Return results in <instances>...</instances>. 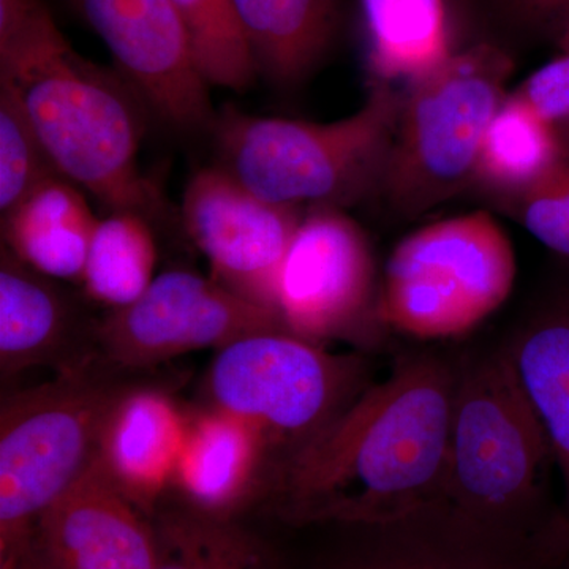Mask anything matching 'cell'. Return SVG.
<instances>
[{
    "mask_svg": "<svg viewBox=\"0 0 569 569\" xmlns=\"http://www.w3.org/2000/svg\"><path fill=\"white\" fill-rule=\"evenodd\" d=\"M458 373L437 356L402 359L276 471L277 507L295 522L392 523L443 489Z\"/></svg>",
    "mask_w": 569,
    "mask_h": 569,
    "instance_id": "1",
    "label": "cell"
},
{
    "mask_svg": "<svg viewBox=\"0 0 569 569\" xmlns=\"http://www.w3.org/2000/svg\"><path fill=\"white\" fill-rule=\"evenodd\" d=\"M58 173L108 212L162 219L159 189L138 168L148 107L118 70L73 51L59 29L0 62Z\"/></svg>",
    "mask_w": 569,
    "mask_h": 569,
    "instance_id": "2",
    "label": "cell"
},
{
    "mask_svg": "<svg viewBox=\"0 0 569 569\" xmlns=\"http://www.w3.org/2000/svg\"><path fill=\"white\" fill-rule=\"evenodd\" d=\"M403 97L377 82L355 114L317 123L260 118L231 104L211 129L217 167L271 203L346 209L381 193Z\"/></svg>",
    "mask_w": 569,
    "mask_h": 569,
    "instance_id": "3",
    "label": "cell"
},
{
    "mask_svg": "<svg viewBox=\"0 0 569 569\" xmlns=\"http://www.w3.org/2000/svg\"><path fill=\"white\" fill-rule=\"evenodd\" d=\"M511 71L507 52L485 43L449 56L413 82L381 187L392 211L415 219L473 183Z\"/></svg>",
    "mask_w": 569,
    "mask_h": 569,
    "instance_id": "4",
    "label": "cell"
},
{
    "mask_svg": "<svg viewBox=\"0 0 569 569\" xmlns=\"http://www.w3.org/2000/svg\"><path fill=\"white\" fill-rule=\"evenodd\" d=\"M123 391L86 367L11 396L0 411V560L32 545L41 516L99 452L108 415Z\"/></svg>",
    "mask_w": 569,
    "mask_h": 569,
    "instance_id": "5",
    "label": "cell"
},
{
    "mask_svg": "<svg viewBox=\"0 0 569 569\" xmlns=\"http://www.w3.org/2000/svg\"><path fill=\"white\" fill-rule=\"evenodd\" d=\"M515 282V250L489 212L430 223L392 250L378 323L419 339L466 335L503 306Z\"/></svg>",
    "mask_w": 569,
    "mask_h": 569,
    "instance_id": "6",
    "label": "cell"
},
{
    "mask_svg": "<svg viewBox=\"0 0 569 569\" xmlns=\"http://www.w3.org/2000/svg\"><path fill=\"white\" fill-rule=\"evenodd\" d=\"M550 460L548 438L507 351L459 373L438 501L473 523L507 518L533 501Z\"/></svg>",
    "mask_w": 569,
    "mask_h": 569,
    "instance_id": "7",
    "label": "cell"
},
{
    "mask_svg": "<svg viewBox=\"0 0 569 569\" xmlns=\"http://www.w3.org/2000/svg\"><path fill=\"white\" fill-rule=\"evenodd\" d=\"M359 366L287 331L261 332L220 348L209 373L212 407L236 415L272 445L291 449L355 399Z\"/></svg>",
    "mask_w": 569,
    "mask_h": 569,
    "instance_id": "8",
    "label": "cell"
},
{
    "mask_svg": "<svg viewBox=\"0 0 569 569\" xmlns=\"http://www.w3.org/2000/svg\"><path fill=\"white\" fill-rule=\"evenodd\" d=\"M271 331L290 332L272 310L217 280L173 269L157 276L132 305L111 310L97 325L96 339L114 365L138 369Z\"/></svg>",
    "mask_w": 569,
    "mask_h": 569,
    "instance_id": "9",
    "label": "cell"
},
{
    "mask_svg": "<svg viewBox=\"0 0 569 569\" xmlns=\"http://www.w3.org/2000/svg\"><path fill=\"white\" fill-rule=\"evenodd\" d=\"M376 263L343 209H307L277 280L276 309L291 335L320 343L378 323Z\"/></svg>",
    "mask_w": 569,
    "mask_h": 569,
    "instance_id": "10",
    "label": "cell"
},
{
    "mask_svg": "<svg viewBox=\"0 0 569 569\" xmlns=\"http://www.w3.org/2000/svg\"><path fill=\"white\" fill-rule=\"evenodd\" d=\"M305 213L263 200L213 164L187 183L181 219L213 280L277 313V280Z\"/></svg>",
    "mask_w": 569,
    "mask_h": 569,
    "instance_id": "11",
    "label": "cell"
},
{
    "mask_svg": "<svg viewBox=\"0 0 569 569\" xmlns=\"http://www.w3.org/2000/svg\"><path fill=\"white\" fill-rule=\"evenodd\" d=\"M78 6L157 119L178 133H211L217 112L209 84L171 0H78Z\"/></svg>",
    "mask_w": 569,
    "mask_h": 569,
    "instance_id": "12",
    "label": "cell"
},
{
    "mask_svg": "<svg viewBox=\"0 0 569 569\" xmlns=\"http://www.w3.org/2000/svg\"><path fill=\"white\" fill-rule=\"evenodd\" d=\"M36 542L54 569H153V526L92 460L41 516Z\"/></svg>",
    "mask_w": 569,
    "mask_h": 569,
    "instance_id": "13",
    "label": "cell"
},
{
    "mask_svg": "<svg viewBox=\"0 0 569 569\" xmlns=\"http://www.w3.org/2000/svg\"><path fill=\"white\" fill-rule=\"evenodd\" d=\"M189 418L159 391L122 392L102 437L99 458L116 488L144 515H151L173 482Z\"/></svg>",
    "mask_w": 569,
    "mask_h": 569,
    "instance_id": "14",
    "label": "cell"
},
{
    "mask_svg": "<svg viewBox=\"0 0 569 569\" xmlns=\"http://www.w3.org/2000/svg\"><path fill=\"white\" fill-rule=\"evenodd\" d=\"M268 449L257 427L212 407L189 419L173 485L193 511L227 519L260 482Z\"/></svg>",
    "mask_w": 569,
    "mask_h": 569,
    "instance_id": "15",
    "label": "cell"
},
{
    "mask_svg": "<svg viewBox=\"0 0 569 569\" xmlns=\"http://www.w3.org/2000/svg\"><path fill=\"white\" fill-rule=\"evenodd\" d=\"M97 223L80 187L56 174L2 216V247L40 274L81 283Z\"/></svg>",
    "mask_w": 569,
    "mask_h": 569,
    "instance_id": "16",
    "label": "cell"
},
{
    "mask_svg": "<svg viewBox=\"0 0 569 569\" xmlns=\"http://www.w3.org/2000/svg\"><path fill=\"white\" fill-rule=\"evenodd\" d=\"M77 312L54 279L37 272L2 247L0 254V367L22 372L61 353Z\"/></svg>",
    "mask_w": 569,
    "mask_h": 569,
    "instance_id": "17",
    "label": "cell"
},
{
    "mask_svg": "<svg viewBox=\"0 0 569 569\" xmlns=\"http://www.w3.org/2000/svg\"><path fill=\"white\" fill-rule=\"evenodd\" d=\"M257 73L280 86L306 80L337 31L336 0H233Z\"/></svg>",
    "mask_w": 569,
    "mask_h": 569,
    "instance_id": "18",
    "label": "cell"
},
{
    "mask_svg": "<svg viewBox=\"0 0 569 569\" xmlns=\"http://www.w3.org/2000/svg\"><path fill=\"white\" fill-rule=\"evenodd\" d=\"M507 353L548 438L569 509V290L519 332Z\"/></svg>",
    "mask_w": 569,
    "mask_h": 569,
    "instance_id": "19",
    "label": "cell"
},
{
    "mask_svg": "<svg viewBox=\"0 0 569 569\" xmlns=\"http://www.w3.org/2000/svg\"><path fill=\"white\" fill-rule=\"evenodd\" d=\"M378 82L418 81L447 61L443 0H361Z\"/></svg>",
    "mask_w": 569,
    "mask_h": 569,
    "instance_id": "20",
    "label": "cell"
},
{
    "mask_svg": "<svg viewBox=\"0 0 569 569\" xmlns=\"http://www.w3.org/2000/svg\"><path fill=\"white\" fill-rule=\"evenodd\" d=\"M563 156L568 152L557 126L508 93L486 132L473 183L511 201Z\"/></svg>",
    "mask_w": 569,
    "mask_h": 569,
    "instance_id": "21",
    "label": "cell"
},
{
    "mask_svg": "<svg viewBox=\"0 0 569 569\" xmlns=\"http://www.w3.org/2000/svg\"><path fill=\"white\" fill-rule=\"evenodd\" d=\"M156 263L151 222L132 211L108 212L93 231L81 284L92 301L122 309L148 290Z\"/></svg>",
    "mask_w": 569,
    "mask_h": 569,
    "instance_id": "22",
    "label": "cell"
},
{
    "mask_svg": "<svg viewBox=\"0 0 569 569\" xmlns=\"http://www.w3.org/2000/svg\"><path fill=\"white\" fill-rule=\"evenodd\" d=\"M153 531V569H276L260 541L228 519L174 512L160 518Z\"/></svg>",
    "mask_w": 569,
    "mask_h": 569,
    "instance_id": "23",
    "label": "cell"
},
{
    "mask_svg": "<svg viewBox=\"0 0 569 569\" xmlns=\"http://www.w3.org/2000/svg\"><path fill=\"white\" fill-rule=\"evenodd\" d=\"M208 84L244 92L257 69L233 0H171Z\"/></svg>",
    "mask_w": 569,
    "mask_h": 569,
    "instance_id": "24",
    "label": "cell"
},
{
    "mask_svg": "<svg viewBox=\"0 0 569 569\" xmlns=\"http://www.w3.org/2000/svg\"><path fill=\"white\" fill-rule=\"evenodd\" d=\"M59 174L20 91L0 77V212L6 216L41 182Z\"/></svg>",
    "mask_w": 569,
    "mask_h": 569,
    "instance_id": "25",
    "label": "cell"
},
{
    "mask_svg": "<svg viewBox=\"0 0 569 569\" xmlns=\"http://www.w3.org/2000/svg\"><path fill=\"white\" fill-rule=\"evenodd\" d=\"M508 203L538 242L569 261V153Z\"/></svg>",
    "mask_w": 569,
    "mask_h": 569,
    "instance_id": "26",
    "label": "cell"
},
{
    "mask_svg": "<svg viewBox=\"0 0 569 569\" xmlns=\"http://www.w3.org/2000/svg\"><path fill=\"white\" fill-rule=\"evenodd\" d=\"M542 121L559 126L569 119V52L535 71L512 92Z\"/></svg>",
    "mask_w": 569,
    "mask_h": 569,
    "instance_id": "27",
    "label": "cell"
},
{
    "mask_svg": "<svg viewBox=\"0 0 569 569\" xmlns=\"http://www.w3.org/2000/svg\"><path fill=\"white\" fill-rule=\"evenodd\" d=\"M523 24L559 33L569 18V0H500Z\"/></svg>",
    "mask_w": 569,
    "mask_h": 569,
    "instance_id": "28",
    "label": "cell"
},
{
    "mask_svg": "<svg viewBox=\"0 0 569 569\" xmlns=\"http://www.w3.org/2000/svg\"><path fill=\"white\" fill-rule=\"evenodd\" d=\"M48 13L44 0H0V44L17 39Z\"/></svg>",
    "mask_w": 569,
    "mask_h": 569,
    "instance_id": "29",
    "label": "cell"
},
{
    "mask_svg": "<svg viewBox=\"0 0 569 569\" xmlns=\"http://www.w3.org/2000/svg\"><path fill=\"white\" fill-rule=\"evenodd\" d=\"M0 569H54L37 546L36 539L29 548L14 553L9 559L0 560Z\"/></svg>",
    "mask_w": 569,
    "mask_h": 569,
    "instance_id": "30",
    "label": "cell"
},
{
    "mask_svg": "<svg viewBox=\"0 0 569 569\" xmlns=\"http://www.w3.org/2000/svg\"><path fill=\"white\" fill-rule=\"evenodd\" d=\"M557 44L563 52H569V18L565 21V24L561 26L559 33H557Z\"/></svg>",
    "mask_w": 569,
    "mask_h": 569,
    "instance_id": "31",
    "label": "cell"
},
{
    "mask_svg": "<svg viewBox=\"0 0 569 569\" xmlns=\"http://www.w3.org/2000/svg\"><path fill=\"white\" fill-rule=\"evenodd\" d=\"M557 130H559L561 141H563L565 149H567V152L569 153V119L559 123V126H557Z\"/></svg>",
    "mask_w": 569,
    "mask_h": 569,
    "instance_id": "32",
    "label": "cell"
}]
</instances>
